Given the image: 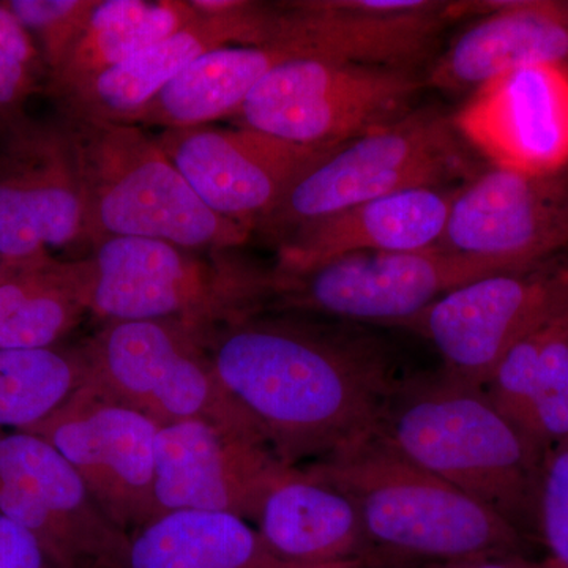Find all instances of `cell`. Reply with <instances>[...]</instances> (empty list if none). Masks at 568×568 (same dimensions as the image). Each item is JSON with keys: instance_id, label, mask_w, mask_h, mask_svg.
<instances>
[{"instance_id": "obj_1", "label": "cell", "mask_w": 568, "mask_h": 568, "mask_svg": "<svg viewBox=\"0 0 568 568\" xmlns=\"http://www.w3.org/2000/svg\"><path fill=\"white\" fill-rule=\"evenodd\" d=\"M201 339L224 388L290 466L372 437L403 377L376 339L295 313L263 310Z\"/></svg>"}, {"instance_id": "obj_2", "label": "cell", "mask_w": 568, "mask_h": 568, "mask_svg": "<svg viewBox=\"0 0 568 568\" xmlns=\"http://www.w3.org/2000/svg\"><path fill=\"white\" fill-rule=\"evenodd\" d=\"M373 436L506 518L536 528L548 452L503 413L484 387L437 375L403 376Z\"/></svg>"}, {"instance_id": "obj_3", "label": "cell", "mask_w": 568, "mask_h": 568, "mask_svg": "<svg viewBox=\"0 0 568 568\" xmlns=\"http://www.w3.org/2000/svg\"><path fill=\"white\" fill-rule=\"evenodd\" d=\"M306 467L354 500L368 545L366 568L523 555L525 536L510 521L375 436Z\"/></svg>"}, {"instance_id": "obj_4", "label": "cell", "mask_w": 568, "mask_h": 568, "mask_svg": "<svg viewBox=\"0 0 568 568\" xmlns=\"http://www.w3.org/2000/svg\"><path fill=\"white\" fill-rule=\"evenodd\" d=\"M61 119L80 164L91 245L142 237L224 253L252 237V227L211 211L140 125Z\"/></svg>"}, {"instance_id": "obj_5", "label": "cell", "mask_w": 568, "mask_h": 568, "mask_svg": "<svg viewBox=\"0 0 568 568\" xmlns=\"http://www.w3.org/2000/svg\"><path fill=\"white\" fill-rule=\"evenodd\" d=\"M78 260L82 295L91 315L106 323L181 321L211 331L263 312L274 294L275 272L201 253L170 242L108 237Z\"/></svg>"}, {"instance_id": "obj_6", "label": "cell", "mask_w": 568, "mask_h": 568, "mask_svg": "<svg viewBox=\"0 0 568 568\" xmlns=\"http://www.w3.org/2000/svg\"><path fill=\"white\" fill-rule=\"evenodd\" d=\"M466 171L457 132L435 110L410 111L338 145L316 164L256 230L282 242L305 224L353 205L416 189H443Z\"/></svg>"}, {"instance_id": "obj_7", "label": "cell", "mask_w": 568, "mask_h": 568, "mask_svg": "<svg viewBox=\"0 0 568 568\" xmlns=\"http://www.w3.org/2000/svg\"><path fill=\"white\" fill-rule=\"evenodd\" d=\"M81 346L85 383L156 425L201 418L261 433L216 376L200 332L181 321L106 323Z\"/></svg>"}, {"instance_id": "obj_8", "label": "cell", "mask_w": 568, "mask_h": 568, "mask_svg": "<svg viewBox=\"0 0 568 568\" xmlns=\"http://www.w3.org/2000/svg\"><path fill=\"white\" fill-rule=\"evenodd\" d=\"M424 82L409 69L293 59L257 82L233 121L297 144H345L409 114Z\"/></svg>"}, {"instance_id": "obj_9", "label": "cell", "mask_w": 568, "mask_h": 568, "mask_svg": "<svg viewBox=\"0 0 568 568\" xmlns=\"http://www.w3.org/2000/svg\"><path fill=\"white\" fill-rule=\"evenodd\" d=\"M510 271L518 268L437 248L353 253L304 274L274 271V294L267 308L405 327L450 291Z\"/></svg>"}, {"instance_id": "obj_10", "label": "cell", "mask_w": 568, "mask_h": 568, "mask_svg": "<svg viewBox=\"0 0 568 568\" xmlns=\"http://www.w3.org/2000/svg\"><path fill=\"white\" fill-rule=\"evenodd\" d=\"M91 244L89 209L69 126L28 114L0 129V261L24 267Z\"/></svg>"}, {"instance_id": "obj_11", "label": "cell", "mask_w": 568, "mask_h": 568, "mask_svg": "<svg viewBox=\"0 0 568 568\" xmlns=\"http://www.w3.org/2000/svg\"><path fill=\"white\" fill-rule=\"evenodd\" d=\"M568 304V261L551 257L467 283L405 325L432 343L443 369L485 387L504 353Z\"/></svg>"}, {"instance_id": "obj_12", "label": "cell", "mask_w": 568, "mask_h": 568, "mask_svg": "<svg viewBox=\"0 0 568 568\" xmlns=\"http://www.w3.org/2000/svg\"><path fill=\"white\" fill-rule=\"evenodd\" d=\"M0 515L28 530L55 568H125L129 534L70 463L31 433L0 429Z\"/></svg>"}, {"instance_id": "obj_13", "label": "cell", "mask_w": 568, "mask_h": 568, "mask_svg": "<svg viewBox=\"0 0 568 568\" xmlns=\"http://www.w3.org/2000/svg\"><path fill=\"white\" fill-rule=\"evenodd\" d=\"M159 428L152 418L85 383L26 433L51 444L77 470L106 517L132 536L156 518Z\"/></svg>"}, {"instance_id": "obj_14", "label": "cell", "mask_w": 568, "mask_h": 568, "mask_svg": "<svg viewBox=\"0 0 568 568\" xmlns=\"http://www.w3.org/2000/svg\"><path fill=\"white\" fill-rule=\"evenodd\" d=\"M155 138L211 211L253 231L298 179L338 148L297 144L237 125L163 130Z\"/></svg>"}, {"instance_id": "obj_15", "label": "cell", "mask_w": 568, "mask_h": 568, "mask_svg": "<svg viewBox=\"0 0 568 568\" xmlns=\"http://www.w3.org/2000/svg\"><path fill=\"white\" fill-rule=\"evenodd\" d=\"M190 2L200 13L196 20L54 99L59 115L69 121L136 125L152 100L201 55L224 47H261L271 40L275 3Z\"/></svg>"}, {"instance_id": "obj_16", "label": "cell", "mask_w": 568, "mask_h": 568, "mask_svg": "<svg viewBox=\"0 0 568 568\" xmlns=\"http://www.w3.org/2000/svg\"><path fill=\"white\" fill-rule=\"evenodd\" d=\"M440 0H298L275 3L268 43L295 58L414 70L452 22ZM267 44V43H265Z\"/></svg>"}, {"instance_id": "obj_17", "label": "cell", "mask_w": 568, "mask_h": 568, "mask_svg": "<svg viewBox=\"0 0 568 568\" xmlns=\"http://www.w3.org/2000/svg\"><path fill=\"white\" fill-rule=\"evenodd\" d=\"M287 467L254 429L201 418L160 426L156 518L175 510H205L254 521L264 496Z\"/></svg>"}, {"instance_id": "obj_18", "label": "cell", "mask_w": 568, "mask_h": 568, "mask_svg": "<svg viewBox=\"0 0 568 568\" xmlns=\"http://www.w3.org/2000/svg\"><path fill=\"white\" fill-rule=\"evenodd\" d=\"M568 246V168L523 174L491 168L455 192L437 250L530 267Z\"/></svg>"}, {"instance_id": "obj_19", "label": "cell", "mask_w": 568, "mask_h": 568, "mask_svg": "<svg viewBox=\"0 0 568 568\" xmlns=\"http://www.w3.org/2000/svg\"><path fill=\"white\" fill-rule=\"evenodd\" d=\"M493 168L555 174L568 168V65L508 71L474 91L452 119Z\"/></svg>"}, {"instance_id": "obj_20", "label": "cell", "mask_w": 568, "mask_h": 568, "mask_svg": "<svg viewBox=\"0 0 568 568\" xmlns=\"http://www.w3.org/2000/svg\"><path fill=\"white\" fill-rule=\"evenodd\" d=\"M455 192L407 190L305 224L280 242L274 271L298 275L346 254L436 248Z\"/></svg>"}, {"instance_id": "obj_21", "label": "cell", "mask_w": 568, "mask_h": 568, "mask_svg": "<svg viewBox=\"0 0 568 568\" xmlns=\"http://www.w3.org/2000/svg\"><path fill=\"white\" fill-rule=\"evenodd\" d=\"M253 523L284 562L366 568L368 545L354 500L306 466L284 470Z\"/></svg>"}, {"instance_id": "obj_22", "label": "cell", "mask_w": 568, "mask_h": 568, "mask_svg": "<svg viewBox=\"0 0 568 568\" xmlns=\"http://www.w3.org/2000/svg\"><path fill=\"white\" fill-rule=\"evenodd\" d=\"M538 63L568 65V2H503L444 51L426 82L443 91H476L500 74Z\"/></svg>"}, {"instance_id": "obj_23", "label": "cell", "mask_w": 568, "mask_h": 568, "mask_svg": "<svg viewBox=\"0 0 568 568\" xmlns=\"http://www.w3.org/2000/svg\"><path fill=\"white\" fill-rule=\"evenodd\" d=\"M125 568H349L284 562L246 519L223 511L175 510L130 536Z\"/></svg>"}, {"instance_id": "obj_24", "label": "cell", "mask_w": 568, "mask_h": 568, "mask_svg": "<svg viewBox=\"0 0 568 568\" xmlns=\"http://www.w3.org/2000/svg\"><path fill=\"white\" fill-rule=\"evenodd\" d=\"M295 58L276 43L224 47L201 55L145 108L136 125L192 129L233 119L268 71Z\"/></svg>"}, {"instance_id": "obj_25", "label": "cell", "mask_w": 568, "mask_h": 568, "mask_svg": "<svg viewBox=\"0 0 568 568\" xmlns=\"http://www.w3.org/2000/svg\"><path fill=\"white\" fill-rule=\"evenodd\" d=\"M186 0H99L84 36L48 78L52 99L80 88L197 18Z\"/></svg>"}, {"instance_id": "obj_26", "label": "cell", "mask_w": 568, "mask_h": 568, "mask_svg": "<svg viewBox=\"0 0 568 568\" xmlns=\"http://www.w3.org/2000/svg\"><path fill=\"white\" fill-rule=\"evenodd\" d=\"M84 315L78 260L14 268L0 283V351L58 346Z\"/></svg>"}, {"instance_id": "obj_27", "label": "cell", "mask_w": 568, "mask_h": 568, "mask_svg": "<svg viewBox=\"0 0 568 568\" xmlns=\"http://www.w3.org/2000/svg\"><path fill=\"white\" fill-rule=\"evenodd\" d=\"M88 379L82 346L0 351V429L26 432Z\"/></svg>"}, {"instance_id": "obj_28", "label": "cell", "mask_w": 568, "mask_h": 568, "mask_svg": "<svg viewBox=\"0 0 568 568\" xmlns=\"http://www.w3.org/2000/svg\"><path fill=\"white\" fill-rule=\"evenodd\" d=\"M534 433L545 450L568 444V304L549 320L532 403Z\"/></svg>"}, {"instance_id": "obj_29", "label": "cell", "mask_w": 568, "mask_h": 568, "mask_svg": "<svg viewBox=\"0 0 568 568\" xmlns=\"http://www.w3.org/2000/svg\"><path fill=\"white\" fill-rule=\"evenodd\" d=\"M39 48L48 78L63 63L84 36L99 0H6ZM48 82V81H47Z\"/></svg>"}, {"instance_id": "obj_30", "label": "cell", "mask_w": 568, "mask_h": 568, "mask_svg": "<svg viewBox=\"0 0 568 568\" xmlns=\"http://www.w3.org/2000/svg\"><path fill=\"white\" fill-rule=\"evenodd\" d=\"M551 317L536 325L532 331L523 335L508 347L500 361L497 362L484 387L493 403L523 432L528 433L536 440L532 418L534 392H536L541 343H544L545 332H547V325Z\"/></svg>"}, {"instance_id": "obj_31", "label": "cell", "mask_w": 568, "mask_h": 568, "mask_svg": "<svg viewBox=\"0 0 568 568\" xmlns=\"http://www.w3.org/2000/svg\"><path fill=\"white\" fill-rule=\"evenodd\" d=\"M48 71L36 41L7 2H0V129L24 115Z\"/></svg>"}, {"instance_id": "obj_32", "label": "cell", "mask_w": 568, "mask_h": 568, "mask_svg": "<svg viewBox=\"0 0 568 568\" xmlns=\"http://www.w3.org/2000/svg\"><path fill=\"white\" fill-rule=\"evenodd\" d=\"M536 530L551 568H568V444L549 452L537 497Z\"/></svg>"}, {"instance_id": "obj_33", "label": "cell", "mask_w": 568, "mask_h": 568, "mask_svg": "<svg viewBox=\"0 0 568 568\" xmlns=\"http://www.w3.org/2000/svg\"><path fill=\"white\" fill-rule=\"evenodd\" d=\"M0 568L55 567L28 530L0 515Z\"/></svg>"}, {"instance_id": "obj_34", "label": "cell", "mask_w": 568, "mask_h": 568, "mask_svg": "<svg viewBox=\"0 0 568 568\" xmlns=\"http://www.w3.org/2000/svg\"><path fill=\"white\" fill-rule=\"evenodd\" d=\"M544 562H532L523 555L477 556L444 560V562L426 564L416 568H541Z\"/></svg>"}, {"instance_id": "obj_35", "label": "cell", "mask_w": 568, "mask_h": 568, "mask_svg": "<svg viewBox=\"0 0 568 568\" xmlns=\"http://www.w3.org/2000/svg\"><path fill=\"white\" fill-rule=\"evenodd\" d=\"M14 268L18 267H10V265L3 264L2 261H0V283H2L10 274H13Z\"/></svg>"}, {"instance_id": "obj_36", "label": "cell", "mask_w": 568, "mask_h": 568, "mask_svg": "<svg viewBox=\"0 0 568 568\" xmlns=\"http://www.w3.org/2000/svg\"><path fill=\"white\" fill-rule=\"evenodd\" d=\"M541 568H551V567H549L548 564L545 562V560H544V567H541Z\"/></svg>"}]
</instances>
